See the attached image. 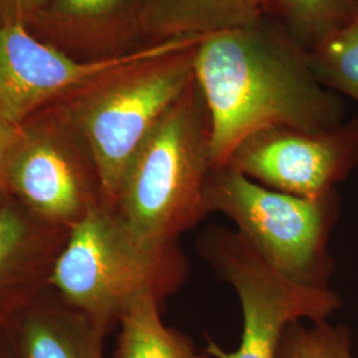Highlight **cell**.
I'll return each mask as SVG.
<instances>
[{
	"label": "cell",
	"mask_w": 358,
	"mask_h": 358,
	"mask_svg": "<svg viewBox=\"0 0 358 358\" xmlns=\"http://www.w3.org/2000/svg\"><path fill=\"white\" fill-rule=\"evenodd\" d=\"M273 13L308 51L345 26L358 11V0H272Z\"/></svg>",
	"instance_id": "cell-14"
},
{
	"label": "cell",
	"mask_w": 358,
	"mask_h": 358,
	"mask_svg": "<svg viewBox=\"0 0 358 358\" xmlns=\"http://www.w3.org/2000/svg\"><path fill=\"white\" fill-rule=\"evenodd\" d=\"M206 38H180L75 93L68 118L90 154L106 207L115 203L121 179L142 142L192 84L195 51Z\"/></svg>",
	"instance_id": "cell-3"
},
{
	"label": "cell",
	"mask_w": 358,
	"mask_h": 358,
	"mask_svg": "<svg viewBox=\"0 0 358 358\" xmlns=\"http://www.w3.org/2000/svg\"><path fill=\"white\" fill-rule=\"evenodd\" d=\"M273 13L272 0H145L142 45L174 38L211 36L248 26Z\"/></svg>",
	"instance_id": "cell-11"
},
{
	"label": "cell",
	"mask_w": 358,
	"mask_h": 358,
	"mask_svg": "<svg viewBox=\"0 0 358 358\" xmlns=\"http://www.w3.org/2000/svg\"><path fill=\"white\" fill-rule=\"evenodd\" d=\"M213 169L210 115L194 78L130 159L110 208L142 243L177 245L208 215Z\"/></svg>",
	"instance_id": "cell-2"
},
{
	"label": "cell",
	"mask_w": 358,
	"mask_h": 358,
	"mask_svg": "<svg viewBox=\"0 0 358 358\" xmlns=\"http://www.w3.org/2000/svg\"><path fill=\"white\" fill-rule=\"evenodd\" d=\"M187 271L178 245L142 243L112 208L96 201L75 222L51 282L78 313L106 333L133 300L146 292L164 299L183 284Z\"/></svg>",
	"instance_id": "cell-4"
},
{
	"label": "cell",
	"mask_w": 358,
	"mask_h": 358,
	"mask_svg": "<svg viewBox=\"0 0 358 358\" xmlns=\"http://www.w3.org/2000/svg\"><path fill=\"white\" fill-rule=\"evenodd\" d=\"M20 131L22 125L13 124L0 112V190L7 187V167Z\"/></svg>",
	"instance_id": "cell-19"
},
{
	"label": "cell",
	"mask_w": 358,
	"mask_h": 358,
	"mask_svg": "<svg viewBox=\"0 0 358 358\" xmlns=\"http://www.w3.org/2000/svg\"><path fill=\"white\" fill-rule=\"evenodd\" d=\"M161 299L138 296L120 317V334L113 358H214L192 338L169 328L161 317Z\"/></svg>",
	"instance_id": "cell-13"
},
{
	"label": "cell",
	"mask_w": 358,
	"mask_h": 358,
	"mask_svg": "<svg viewBox=\"0 0 358 358\" xmlns=\"http://www.w3.org/2000/svg\"><path fill=\"white\" fill-rule=\"evenodd\" d=\"M178 40L146 44L118 56L80 60L34 35L28 27L0 24V112L22 125L41 105L75 94L115 68L164 51Z\"/></svg>",
	"instance_id": "cell-8"
},
{
	"label": "cell",
	"mask_w": 358,
	"mask_h": 358,
	"mask_svg": "<svg viewBox=\"0 0 358 358\" xmlns=\"http://www.w3.org/2000/svg\"><path fill=\"white\" fill-rule=\"evenodd\" d=\"M207 214L229 217L259 257L284 278L331 288L328 244L340 215L337 192L319 199L264 187L229 166L214 167L205 190Z\"/></svg>",
	"instance_id": "cell-5"
},
{
	"label": "cell",
	"mask_w": 358,
	"mask_h": 358,
	"mask_svg": "<svg viewBox=\"0 0 358 358\" xmlns=\"http://www.w3.org/2000/svg\"><path fill=\"white\" fill-rule=\"evenodd\" d=\"M358 164V117L324 131L273 127L245 138L226 166L275 192L319 199Z\"/></svg>",
	"instance_id": "cell-7"
},
{
	"label": "cell",
	"mask_w": 358,
	"mask_h": 358,
	"mask_svg": "<svg viewBox=\"0 0 358 358\" xmlns=\"http://www.w3.org/2000/svg\"><path fill=\"white\" fill-rule=\"evenodd\" d=\"M309 60L328 90L358 103V11L345 26L310 50Z\"/></svg>",
	"instance_id": "cell-15"
},
{
	"label": "cell",
	"mask_w": 358,
	"mask_h": 358,
	"mask_svg": "<svg viewBox=\"0 0 358 358\" xmlns=\"http://www.w3.org/2000/svg\"><path fill=\"white\" fill-rule=\"evenodd\" d=\"M31 245L26 219L11 207L0 208V288L23 267Z\"/></svg>",
	"instance_id": "cell-17"
},
{
	"label": "cell",
	"mask_w": 358,
	"mask_h": 358,
	"mask_svg": "<svg viewBox=\"0 0 358 358\" xmlns=\"http://www.w3.org/2000/svg\"><path fill=\"white\" fill-rule=\"evenodd\" d=\"M0 358H6L4 353H3V349H1V346H0Z\"/></svg>",
	"instance_id": "cell-20"
},
{
	"label": "cell",
	"mask_w": 358,
	"mask_h": 358,
	"mask_svg": "<svg viewBox=\"0 0 358 358\" xmlns=\"http://www.w3.org/2000/svg\"><path fill=\"white\" fill-rule=\"evenodd\" d=\"M276 358H355L352 332L328 321H296L282 332Z\"/></svg>",
	"instance_id": "cell-16"
},
{
	"label": "cell",
	"mask_w": 358,
	"mask_h": 358,
	"mask_svg": "<svg viewBox=\"0 0 358 358\" xmlns=\"http://www.w3.org/2000/svg\"><path fill=\"white\" fill-rule=\"evenodd\" d=\"M198 250L217 278L235 291L243 316L236 349L207 341L206 352L214 358H276L289 324L328 321L341 307V297L331 288L300 285L271 268L236 231L210 227L201 235Z\"/></svg>",
	"instance_id": "cell-6"
},
{
	"label": "cell",
	"mask_w": 358,
	"mask_h": 358,
	"mask_svg": "<svg viewBox=\"0 0 358 358\" xmlns=\"http://www.w3.org/2000/svg\"><path fill=\"white\" fill-rule=\"evenodd\" d=\"M194 78L210 115L214 167L264 129L324 131L345 121L343 100L316 76L309 51L272 15L207 36Z\"/></svg>",
	"instance_id": "cell-1"
},
{
	"label": "cell",
	"mask_w": 358,
	"mask_h": 358,
	"mask_svg": "<svg viewBox=\"0 0 358 358\" xmlns=\"http://www.w3.org/2000/svg\"><path fill=\"white\" fill-rule=\"evenodd\" d=\"M145 0H47L31 29L88 60L142 47L140 16Z\"/></svg>",
	"instance_id": "cell-10"
},
{
	"label": "cell",
	"mask_w": 358,
	"mask_h": 358,
	"mask_svg": "<svg viewBox=\"0 0 358 358\" xmlns=\"http://www.w3.org/2000/svg\"><path fill=\"white\" fill-rule=\"evenodd\" d=\"M105 333L77 312L34 310L16 331L17 358H103Z\"/></svg>",
	"instance_id": "cell-12"
},
{
	"label": "cell",
	"mask_w": 358,
	"mask_h": 358,
	"mask_svg": "<svg viewBox=\"0 0 358 358\" xmlns=\"http://www.w3.org/2000/svg\"><path fill=\"white\" fill-rule=\"evenodd\" d=\"M47 0H0V24H22L31 29Z\"/></svg>",
	"instance_id": "cell-18"
},
{
	"label": "cell",
	"mask_w": 358,
	"mask_h": 358,
	"mask_svg": "<svg viewBox=\"0 0 358 358\" xmlns=\"http://www.w3.org/2000/svg\"><path fill=\"white\" fill-rule=\"evenodd\" d=\"M7 187L40 217L78 220L88 198L78 164L62 137L45 127L22 128L7 167Z\"/></svg>",
	"instance_id": "cell-9"
}]
</instances>
